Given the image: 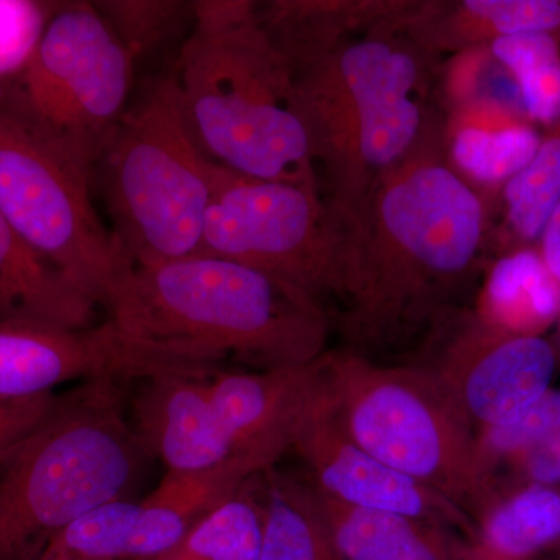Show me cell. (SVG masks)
Returning <instances> with one entry per match:
<instances>
[{"label": "cell", "instance_id": "23", "mask_svg": "<svg viewBox=\"0 0 560 560\" xmlns=\"http://www.w3.org/2000/svg\"><path fill=\"white\" fill-rule=\"evenodd\" d=\"M504 201V253L539 241L560 201V119L541 132L539 149L501 190Z\"/></svg>", "mask_w": 560, "mask_h": 560}, {"label": "cell", "instance_id": "19", "mask_svg": "<svg viewBox=\"0 0 560 560\" xmlns=\"http://www.w3.org/2000/svg\"><path fill=\"white\" fill-rule=\"evenodd\" d=\"M97 304L43 259L0 210V323L35 320L70 329L95 326Z\"/></svg>", "mask_w": 560, "mask_h": 560}, {"label": "cell", "instance_id": "26", "mask_svg": "<svg viewBox=\"0 0 560 560\" xmlns=\"http://www.w3.org/2000/svg\"><path fill=\"white\" fill-rule=\"evenodd\" d=\"M560 429V388H551L523 418L510 425L477 431V464L482 480L499 493L497 474L552 431Z\"/></svg>", "mask_w": 560, "mask_h": 560}, {"label": "cell", "instance_id": "32", "mask_svg": "<svg viewBox=\"0 0 560 560\" xmlns=\"http://www.w3.org/2000/svg\"><path fill=\"white\" fill-rule=\"evenodd\" d=\"M47 396V394H46ZM40 397H31V399H0V420L13 418V416L21 415L22 411L28 410L33 404H36Z\"/></svg>", "mask_w": 560, "mask_h": 560}, {"label": "cell", "instance_id": "7", "mask_svg": "<svg viewBox=\"0 0 560 560\" xmlns=\"http://www.w3.org/2000/svg\"><path fill=\"white\" fill-rule=\"evenodd\" d=\"M319 375L320 359L287 370L162 375L140 385L132 425L167 470L235 467L256 478L291 451Z\"/></svg>", "mask_w": 560, "mask_h": 560}, {"label": "cell", "instance_id": "9", "mask_svg": "<svg viewBox=\"0 0 560 560\" xmlns=\"http://www.w3.org/2000/svg\"><path fill=\"white\" fill-rule=\"evenodd\" d=\"M94 173L66 156L0 95V210L97 307L114 311L135 264L98 217Z\"/></svg>", "mask_w": 560, "mask_h": 560}, {"label": "cell", "instance_id": "20", "mask_svg": "<svg viewBox=\"0 0 560 560\" xmlns=\"http://www.w3.org/2000/svg\"><path fill=\"white\" fill-rule=\"evenodd\" d=\"M560 319V285L537 246L503 254L485 280L469 319L499 338L544 337Z\"/></svg>", "mask_w": 560, "mask_h": 560}, {"label": "cell", "instance_id": "27", "mask_svg": "<svg viewBox=\"0 0 560 560\" xmlns=\"http://www.w3.org/2000/svg\"><path fill=\"white\" fill-rule=\"evenodd\" d=\"M98 11L109 22L121 43L135 55L136 60L147 51L162 46L184 21L194 18L191 2H95Z\"/></svg>", "mask_w": 560, "mask_h": 560}, {"label": "cell", "instance_id": "5", "mask_svg": "<svg viewBox=\"0 0 560 560\" xmlns=\"http://www.w3.org/2000/svg\"><path fill=\"white\" fill-rule=\"evenodd\" d=\"M423 58L407 36L383 28L345 40L293 73L326 201L349 226L425 128Z\"/></svg>", "mask_w": 560, "mask_h": 560}, {"label": "cell", "instance_id": "6", "mask_svg": "<svg viewBox=\"0 0 560 560\" xmlns=\"http://www.w3.org/2000/svg\"><path fill=\"white\" fill-rule=\"evenodd\" d=\"M320 390L350 441L452 501L471 521L495 499L478 470L477 431L433 368L390 366L327 350Z\"/></svg>", "mask_w": 560, "mask_h": 560}, {"label": "cell", "instance_id": "35", "mask_svg": "<svg viewBox=\"0 0 560 560\" xmlns=\"http://www.w3.org/2000/svg\"><path fill=\"white\" fill-rule=\"evenodd\" d=\"M559 324H560V319H559Z\"/></svg>", "mask_w": 560, "mask_h": 560}, {"label": "cell", "instance_id": "2", "mask_svg": "<svg viewBox=\"0 0 560 560\" xmlns=\"http://www.w3.org/2000/svg\"><path fill=\"white\" fill-rule=\"evenodd\" d=\"M191 7L171 73L202 153L242 175L319 189L293 72L261 28L257 2Z\"/></svg>", "mask_w": 560, "mask_h": 560}, {"label": "cell", "instance_id": "30", "mask_svg": "<svg viewBox=\"0 0 560 560\" xmlns=\"http://www.w3.org/2000/svg\"><path fill=\"white\" fill-rule=\"evenodd\" d=\"M58 396L55 393L40 397L36 404H33L28 410L13 418L0 420V460L5 458L7 453L14 447L36 425L44 419L54 407Z\"/></svg>", "mask_w": 560, "mask_h": 560}, {"label": "cell", "instance_id": "3", "mask_svg": "<svg viewBox=\"0 0 560 560\" xmlns=\"http://www.w3.org/2000/svg\"><path fill=\"white\" fill-rule=\"evenodd\" d=\"M108 319L120 329L221 366H308L327 352L331 318L285 280L219 257L135 267Z\"/></svg>", "mask_w": 560, "mask_h": 560}, {"label": "cell", "instance_id": "14", "mask_svg": "<svg viewBox=\"0 0 560 560\" xmlns=\"http://www.w3.org/2000/svg\"><path fill=\"white\" fill-rule=\"evenodd\" d=\"M429 366L480 431L523 418L551 389L558 350L545 337H493L469 320Z\"/></svg>", "mask_w": 560, "mask_h": 560}, {"label": "cell", "instance_id": "24", "mask_svg": "<svg viewBox=\"0 0 560 560\" xmlns=\"http://www.w3.org/2000/svg\"><path fill=\"white\" fill-rule=\"evenodd\" d=\"M253 481L202 517L172 551L154 560H259L264 499Z\"/></svg>", "mask_w": 560, "mask_h": 560}, {"label": "cell", "instance_id": "12", "mask_svg": "<svg viewBox=\"0 0 560 560\" xmlns=\"http://www.w3.org/2000/svg\"><path fill=\"white\" fill-rule=\"evenodd\" d=\"M253 478L235 467L167 470L142 500L108 501L61 530L49 547L83 560H154Z\"/></svg>", "mask_w": 560, "mask_h": 560}, {"label": "cell", "instance_id": "29", "mask_svg": "<svg viewBox=\"0 0 560 560\" xmlns=\"http://www.w3.org/2000/svg\"><path fill=\"white\" fill-rule=\"evenodd\" d=\"M510 488L518 485L560 489V429L523 453L510 469Z\"/></svg>", "mask_w": 560, "mask_h": 560}, {"label": "cell", "instance_id": "15", "mask_svg": "<svg viewBox=\"0 0 560 560\" xmlns=\"http://www.w3.org/2000/svg\"><path fill=\"white\" fill-rule=\"evenodd\" d=\"M416 5L410 0H276L257 3V16L294 73L363 33L404 32Z\"/></svg>", "mask_w": 560, "mask_h": 560}, {"label": "cell", "instance_id": "28", "mask_svg": "<svg viewBox=\"0 0 560 560\" xmlns=\"http://www.w3.org/2000/svg\"><path fill=\"white\" fill-rule=\"evenodd\" d=\"M58 3L0 0V86L16 79L31 61Z\"/></svg>", "mask_w": 560, "mask_h": 560}, {"label": "cell", "instance_id": "4", "mask_svg": "<svg viewBox=\"0 0 560 560\" xmlns=\"http://www.w3.org/2000/svg\"><path fill=\"white\" fill-rule=\"evenodd\" d=\"M149 456L120 382H84L58 396L0 460V560H36L88 512L130 499Z\"/></svg>", "mask_w": 560, "mask_h": 560}, {"label": "cell", "instance_id": "10", "mask_svg": "<svg viewBox=\"0 0 560 560\" xmlns=\"http://www.w3.org/2000/svg\"><path fill=\"white\" fill-rule=\"evenodd\" d=\"M136 58L95 3H58L24 70L0 95L40 136L94 173L130 108Z\"/></svg>", "mask_w": 560, "mask_h": 560}, {"label": "cell", "instance_id": "11", "mask_svg": "<svg viewBox=\"0 0 560 560\" xmlns=\"http://www.w3.org/2000/svg\"><path fill=\"white\" fill-rule=\"evenodd\" d=\"M350 248V226L320 189L253 178L213 162L201 254L285 280L330 315L345 301Z\"/></svg>", "mask_w": 560, "mask_h": 560}, {"label": "cell", "instance_id": "22", "mask_svg": "<svg viewBox=\"0 0 560 560\" xmlns=\"http://www.w3.org/2000/svg\"><path fill=\"white\" fill-rule=\"evenodd\" d=\"M264 529L259 560H341L335 551L307 481L265 471Z\"/></svg>", "mask_w": 560, "mask_h": 560}, {"label": "cell", "instance_id": "21", "mask_svg": "<svg viewBox=\"0 0 560 560\" xmlns=\"http://www.w3.org/2000/svg\"><path fill=\"white\" fill-rule=\"evenodd\" d=\"M560 544V489L518 485L481 512L459 560H536Z\"/></svg>", "mask_w": 560, "mask_h": 560}, {"label": "cell", "instance_id": "18", "mask_svg": "<svg viewBox=\"0 0 560 560\" xmlns=\"http://www.w3.org/2000/svg\"><path fill=\"white\" fill-rule=\"evenodd\" d=\"M305 481L341 560H459L460 541L451 530L396 512L341 503Z\"/></svg>", "mask_w": 560, "mask_h": 560}, {"label": "cell", "instance_id": "13", "mask_svg": "<svg viewBox=\"0 0 560 560\" xmlns=\"http://www.w3.org/2000/svg\"><path fill=\"white\" fill-rule=\"evenodd\" d=\"M291 451L308 469V480L331 499L352 506L408 515L469 539L475 522L452 501L425 488L350 441L327 407L319 385L294 433Z\"/></svg>", "mask_w": 560, "mask_h": 560}, {"label": "cell", "instance_id": "16", "mask_svg": "<svg viewBox=\"0 0 560 560\" xmlns=\"http://www.w3.org/2000/svg\"><path fill=\"white\" fill-rule=\"evenodd\" d=\"M525 33H560V0H423L401 35L425 57H436Z\"/></svg>", "mask_w": 560, "mask_h": 560}, {"label": "cell", "instance_id": "8", "mask_svg": "<svg viewBox=\"0 0 560 560\" xmlns=\"http://www.w3.org/2000/svg\"><path fill=\"white\" fill-rule=\"evenodd\" d=\"M212 168L172 73L162 77L130 105L95 165L114 235L135 267L201 254Z\"/></svg>", "mask_w": 560, "mask_h": 560}, {"label": "cell", "instance_id": "34", "mask_svg": "<svg viewBox=\"0 0 560 560\" xmlns=\"http://www.w3.org/2000/svg\"><path fill=\"white\" fill-rule=\"evenodd\" d=\"M559 560H560V544H559Z\"/></svg>", "mask_w": 560, "mask_h": 560}, {"label": "cell", "instance_id": "25", "mask_svg": "<svg viewBox=\"0 0 560 560\" xmlns=\"http://www.w3.org/2000/svg\"><path fill=\"white\" fill-rule=\"evenodd\" d=\"M490 55L506 69L521 108L534 125L560 119V33H525L495 40Z\"/></svg>", "mask_w": 560, "mask_h": 560}, {"label": "cell", "instance_id": "33", "mask_svg": "<svg viewBox=\"0 0 560 560\" xmlns=\"http://www.w3.org/2000/svg\"><path fill=\"white\" fill-rule=\"evenodd\" d=\"M36 560H83V559L73 558V556L66 555V552L54 550V548L47 547L46 550H44L43 555H40L39 558Z\"/></svg>", "mask_w": 560, "mask_h": 560}, {"label": "cell", "instance_id": "31", "mask_svg": "<svg viewBox=\"0 0 560 560\" xmlns=\"http://www.w3.org/2000/svg\"><path fill=\"white\" fill-rule=\"evenodd\" d=\"M536 246L545 267L560 285V201L545 223Z\"/></svg>", "mask_w": 560, "mask_h": 560}, {"label": "cell", "instance_id": "17", "mask_svg": "<svg viewBox=\"0 0 560 560\" xmlns=\"http://www.w3.org/2000/svg\"><path fill=\"white\" fill-rule=\"evenodd\" d=\"M448 160L467 183L500 189L533 160L541 139L518 106L497 101L464 103L452 120Z\"/></svg>", "mask_w": 560, "mask_h": 560}, {"label": "cell", "instance_id": "1", "mask_svg": "<svg viewBox=\"0 0 560 560\" xmlns=\"http://www.w3.org/2000/svg\"><path fill=\"white\" fill-rule=\"evenodd\" d=\"M350 232L342 350L411 364V353L447 329L486 235L485 201L453 167L433 124L377 180Z\"/></svg>", "mask_w": 560, "mask_h": 560}]
</instances>
